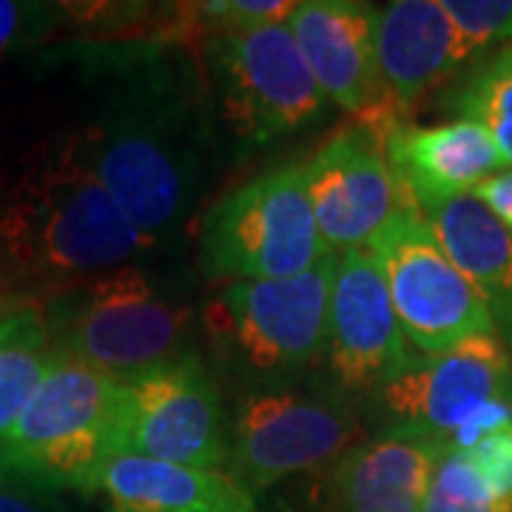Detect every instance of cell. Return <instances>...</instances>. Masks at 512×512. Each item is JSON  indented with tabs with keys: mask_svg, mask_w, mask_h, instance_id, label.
Returning a JSON list of instances; mask_svg holds the SVG:
<instances>
[{
	"mask_svg": "<svg viewBox=\"0 0 512 512\" xmlns=\"http://www.w3.org/2000/svg\"><path fill=\"white\" fill-rule=\"evenodd\" d=\"M100 83L72 143L131 225L151 242L185 220L211 143L200 72L160 43H89L69 52Z\"/></svg>",
	"mask_w": 512,
	"mask_h": 512,
	"instance_id": "obj_1",
	"label": "cell"
},
{
	"mask_svg": "<svg viewBox=\"0 0 512 512\" xmlns=\"http://www.w3.org/2000/svg\"><path fill=\"white\" fill-rule=\"evenodd\" d=\"M151 245L66 134L0 205V302H43L123 268Z\"/></svg>",
	"mask_w": 512,
	"mask_h": 512,
	"instance_id": "obj_2",
	"label": "cell"
},
{
	"mask_svg": "<svg viewBox=\"0 0 512 512\" xmlns=\"http://www.w3.org/2000/svg\"><path fill=\"white\" fill-rule=\"evenodd\" d=\"M120 407L123 384L55 350L35 399L0 439V481L94 495L103 464L117 456Z\"/></svg>",
	"mask_w": 512,
	"mask_h": 512,
	"instance_id": "obj_3",
	"label": "cell"
},
{
	"mask_svg": "<svg viewBox=\"0 0 512 512\" xmlns=\"http://www.w3.org/2000/svg\"><path fill=\"white\" fill-rule=\"evenodd\" d=\"M40 305L55 350L120 384L194 356L185 350L191 311L134 265L55 293Z\"/></svg>",
	"mask_w": 512,
	"mask_h": 512,
	"instance_id": "obj_4",
	"label": "cell"
},
{
	"mask_svg": "<svg viewBox=\"0 0 512 512\" xmlns=\"http://www.w3.org/2000/svg\"><path fill=\"white\" fill-rule=\"evenodd\" d=\"M333 254L316 228L305 163L231 188L200 222L197 265L214 282H262L311 271Z\"/></svg>",
	"mask_w": 512,
	"mask_h": 512,
	"instance_id": "obj_5",
	"label": "cell"
},
{
	"mask_svg": "<svg viewBox=\"0 0 512 512\" xmlns=\"http://www.w3.org/2000/svg\"><path fill=\"white\" fill-rule=\"evenodd\" d=\"M205 63L220 120L239 148L276 143L325 117L330 106L288 23L211 29Z\"/></svg>",
	"mask_w": 512,
	"mask_h": 512,
	"instance_id": "obj_6",
	"label": "cell"
},
{
	"mask_svg": "<svg viewBox=\"0 0 512 512\" xmlns=\"http://www.w3.org/2000/svg\"><path fill=\"white\" fill-rule=\"evenodd\" d=\"M336 256L288 279L228 282L205 308V328L225 362L251 376L282 379L328 348Z\"/></svg>",
	"mask_w": 512,
	"mask_h": 512,
	"instance_id": "obj_7",
	"label": "cell"
},
{
	"mask_svg": "<svg viewBox=\"0 0 512 512\" xmlns=\"http://www.w3.org/2000/svg\"><path fill=\"white\" fill-rule=\"evenodd\" d=\"M387 427H413L441 447L473 450L512 424V350L476 336L439 356H421L376 393Z\"/></svg>",
	"mask_w": 512,
	"mask_h": 512,
	"instance_id": "obj_8",
	"label": "cell"
},
{
	"mask_svg": "<svg viewBox=\"0 0 512 512\" xmlns=\"http://www.w3.org/2000/svg\"><path fill=\"white\" fill-rule=\"evenodd\" d=\"M362 441L345 402L291 384L259 387L239 399L225 467L256 498L285 478L336 467Z\"/></svg>",
	"mask_w": 512,
	"mask_h": 512,
	"instance_id": "obj_9",
	"label": "cell"
},
{
	"mask_svg": "<svg viewBox=\"0 0 512 512\" xmlns=\"http://www.w3.org/2000/svg\"><path fill=\"white\" fill-rule=\"evenodd\" d=\"M404 336L421 356H439L476 336H498L478 288L441 251L419 208H407L373 239Z\"/></svg>",
	"mask_w": 512,
	"mask_h": 512,
	"instance_id": "obj_10",
	"label": "cell"
},
{
	"mask_svg": "<svg viewBox=\"0 0 512 512\" xmlns=\"http://www.w3.org/2000/svg\"><path fill=\"white\" fill-rule=\"evenodd\" d=\"M117 453L197 470L228 464L220 390L197 356L123 384Z\"/></svg>",
	"mask_w": 512,
	"mask_h": 512,
	"instance_id": "obj_11",
	"label": "cell"
},
{
	"mask_svg": "<svg viewBox=\"0 0 512 512\" xmlns=\"http://www.w3.org/2000/svg\"><path fill=\"white\" fill-rule=\"evenodd\" d=\"M316 228L333 254L370 248L407 208H419L396 177L384 137L373 128L333 131L305 163Z\"/></svg>",
	"mask_w": 512,
	"mask_h": 512,
	"instance_id": "obj_12",
	"label": "cell"
},
{
	"mask_svg": "<svg viewBox=\"0 0 512 512\" xmlns=\"http://www.w3.org/2000/svg\"><path fill=\"white\" fill-rule=\"evenodd\" d=\"M325 356L339 387L373 396L421 359L410 350L382 262L370 248L336 256Z\"/></svg>",
	"mask_w": 512,
	"mask_h": 512,
	"instance_id": "obj_13",
	"label": "cell"
},
{
	"mask_svg": "<svg viewBox=\"0 0 512 512\" xmlns=\"http://www.w3.org/2000/svg\"><path fill=\"white\" fill-rule=\"evenodd\" d=\"M376 12L356 0H308L288 18L313 80L333 106L384 140L402 120L390 109L376 69Z\"/></svg>",
	"mask_w": 512,
	"mask_h": 512,
	"instance_id": "obj_14",
	"label": "cell"
},
{
	"mask_svg": "<svg viewBox=\"0 0 512 512\" xmlns=\"http://www.w3.org/2000/svg\"><path fill=\"white\" fill-rule=\"evenodd\" d=\"M473 60L441 0H393L376 12V69L402 120L439 83Z\"/></svg>",
	"mask_w": 512,
	"mask_h": 512,
	"instance_id": "obj_15",
	"label": "cell"
},
{
	"mask_svg": "<svg viewBox=\"0 0 512 512\" xmlns=\"http://www.w3.org/2000/svg\"><path fill=\"white\" fill-rule=\"evenodd\" d=\"M384 146L396 177L419 211L470 194L504 168L490 134L464 117L439 126L402 123L387 134Z\"/></svg>",
	"mask_w": 512,
	"mask_h": 512,
	"instance_id": "obj_16",
	"label": "cell"
},
{
	"mask_svg": "<svg viewBox=\"0 0 512 512\" xmlns=\"http://www.w3.org/2000/svg\"><path fill=\"white\" fill-rule=\"evenodd\" d=\"M441 444L413 427H387L333 467L336 512H421Z\"/></svg>",
	"mask_w": 512,
	"mask_h": 512,
	"instance_id": "obj_17",
	"label": "cell"
},
{
	"mask_svg": "<svg viewBox=\"0 0 512 512\" xmlns=\"http://www.w3.org/2000/svg\"><path fill=\"white\" fill-rule=\"evenodd\" d=\"M106 512H259L228 470H197L154 458L111 456L94 484Z\"/></svg>",
	"mask_w": 512,
	"mask_h": 512,
	"instance_id": "obj_18",
	"label": "cell"
},
{
	"mask_svg": "<svg viewBox=\"0 0 512 512\" xmlns=\"http://www.w3.org/2000/svg\"><path fill=\"white\" fill-rule=\"evenodd\" d=\"M447 259L493 311L498 336L512 348V231L478 200L458 194L421 211Z\"/></svg>",
	"mask_w": 512,
	"mask_h": 512,
	"instance_id": "obj_19",
	"label": "cell"
},
{
	"mask_svg": "<svg viewBox=\"0 0 512 512\" xmlns=\"http://www.w3.org/2000/svg\"><path fill=\"white\" fill-rule=\"evenodd\" d=\"M55 359L52 330L35 299L0 302V439L18 424Z\"/></svg>",
	"mask_w": 512,
	"mask_h": 512,
	"instance_id": "obj_20",
	"label": "cell"
},
{
	"mask_svg": "<svg viewBox=\"0 0 512 512\" xmlns=\"http://www.w3.org/2000/svg\"><path fill=\"white\" fill-rule=\"evenodd\" d=\"M450 106L458 117L484 128L504 165L512 168V43L478 60L453 92Z\"/></svg>",
	"mask_w": 512,
	"mask_h": 512,
	"instance_id": "obj_21",
	"label": "cell"
},
{
	"mask_svg": "<svg viewBox=\"0 0 512 512\" xmlns=\"http://www.w3.org/2000/svg\"><path fill=\"white\" fill-rule=\"evenodd\" d=\"M421 512H512L484 481L467 450L441 447Z\"/></svg>",
	"mask_w": 512,
	"mask_h": 512,
	"instance_id": "obj_22",
	"label": "cell"
},
{
	"mask_svg": "<svg viewBox=\"0 0 512 512\" xmlns=\"http://www.w3.org/2000/svg\"><path fill=\"white\" fill-rule=\"evenodd\" d=\"M473 57L495 43H512V0H441Z\"/></svg>",
	"mask_w": 512,
	"mask_h": 512,
	"instance_id": "obj_23",
	"label": "cell"
},
{
	"mask_svg": "<svg viewBox=\"0 0 512 512\" xmlns=\"http://www.w3.org/2000/svg\"><path fill=\"white\" fill-rule=\"evenodd\" d=\"M63 23V3L0 0V63L37 46Z\"/></svg>",
	"mask_w": 512,
	"mask_h": 512,
	"instance_id": "obj_24",
	"label": "cell"
},
{
	"mask_svg": "<svg viewBox=\"0 0 512 512\" xmlns=\"http://www.w3.org/2000/svg\"><path fill=\"white\" fill-rule=\"evenodd\" d=\"M296 0H217L197 3V18L211 29H256L271 23H288Z\"/></svg>",
	"mask_w": 512,
	"mask_h": 512,
	"instance_id": "obj_25",
	"label": "cell"
},
{
	"mask_svg": "<svg viewBox=\"0 0 512 512\" xmlns=\"http://www.w3.org/2000/svg\"><path fill=\"white\" fill-rule=\"evenodd\" d=\"M467 453L476 461V467L481 470L484 481L490 484V490L501 501L512 504V424L490 433L487 439L478 441L476 447Z\"/></svg>",
	"mask_w": 512,
	"mask_h": 512,
	"instance_id": "obj_26",
	"label": "cell"
},
{
	"mask_svg": "<svg viewBox=\"0 0 512 512\" xmlns=\"http://www.w3.org/2000/svg\"><path fill=\"white\" fill-rule=\"evenodd\" d=\"M473 194H476L478 200L484 202L495 217L512 231V168L498 171L490 180H484L481 185H476Z\"/></svg>",
	"mask_w": 512,
	"mask_h": 512,
	"instance_id": "obj_27",
	"label": "cell"
},
{
	"mask_svg": "<svg viewBox=\"0 0 512 512\" xmlns=\"http://www.w3.org/2000/svg\"><path fill=\"white\" fill-rule=\"evenodd\" d=\"M0 512H63L55 495L0 481Z\"/></svg>",
	"mask_w": 512,
	"mask_h": 512,
	"instance_id": "obj_28",
	"label": "cell"
}]
</instances>
